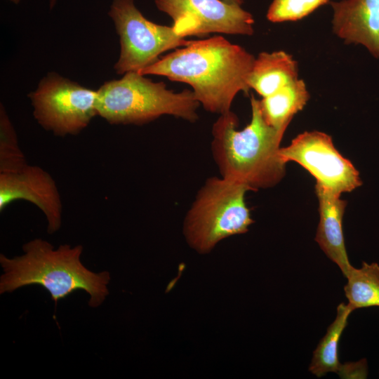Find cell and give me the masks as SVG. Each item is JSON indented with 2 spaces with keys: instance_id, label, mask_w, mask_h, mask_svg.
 <instances>
[{
  "instance_id": "6",
  "label": "cell",
  "mask_w": 379,
  "mask_h": 379,
  "mask_svg": "<svg viewBox=\"0 0 379 379\" xmlns=\"http://www.w3.org/2000/svg\"><path fill=\"white\" fill-rule=\"evenodd\" d=\"M119 36L120 55L114 65L117 74L139 72L159 58L161 53L189 44L172 26L147 20L134 0H113L108 12Z\"/></svg>"
},
{
  "instance_id": "10",
  "label": "cell",
  "mask_w": 379,
  "mask_h": 379,
  "mask_svg": "<svg viewBox=\"0 0 379 379\" xmlns=\"http://www.w3.org/2000/svg\"><path fill=\"white\" fill-rule=\"evenodd\" d=\"M18 199L30 201L42 211L49 234L60 229V196L53 178L42 168L27 164L18 172L0 173V211Z\"/></svg>"
},
{
  "instance_id": "22",
  "label": "cell",
  "mask_w": 379,
  "mask_h": 379,
  "mask_svg": "<svg viewBox=\"0 0 379 379\" xmlns=\"http://www.w3.org/2000/svg\"><path fill=\"white\" fill-rule=\"evenodd\" d=\"M9 1L13 4H18V3H20L21 0H9Z\"/></svg>"
},
{
  "instance_id": "20",
  "label": "cell",
  "mask_w": 379,
  "mask_h": 379,
  "mask_svg": "<svg viewBox=\"0 0 379 379\" xmlns=\"http://www.w3.org/2000/svg\"><path fill=\"white\" fill-rule=\"evenodd\" d=\"M227 3L232 4H237V5H241L243 4V0H222Z\"/></svg>"
},
{
  "instance_id": "15",
  "label": "cell",
  "mask_w": 379,
  "mask_h": 379,
  "mask_svg": "<svg viewBox=\"0 0 379 379\" xmlns=\"http://www.w3.org/2000/svg\"><path fill=\"white\" fill-rule=\"evenodd\" d=\"M353 311L348 303L341 302L338 306L335 320L313 352L309 371L315 376L321 378L330 372L337 374L340 372L343 364L338 356L339 340Z\"/></svg>"
},
{
  "instance_id": "4",
  "label": "cell",
  "mask_w": 379,
  "mask_h": 379,
  "mask_svg": "<svg viewBox=\"0 0 379 379\" xmlns=\"http://www.w3.org/2000/svg\"><path fill=\"white\" fill-rule=\"evenodd\" d=\"M199 105L192 91L173 92L138 72L104 83L97 91L95 104L98 115L108 123L136 125L166 114L194 122Z\"/></svg>"
},
{
  "instance_id": "19",
  "label": "cell",
  "mask_w": 379,
  "mask_h": 379,
  "mask_svg": "<svg viewBox=\"0 0 379 379\" xmlns=\"http://www.w3.org/2000/svg\"><path fill=\"white\" fill-rule=\"evenodd\" d=\"M367 363L365 359L356 362L343 364L338 375L341 378H366Z\"/></svg>"
},
{
  "instance_id": "9",
  "label": "cell",
  "mask_w": 379,
  "mask_h": 379,
  "mask_svg": "<svg viewBox=\"0 0 379 379\" xmlns=\"http://www.w3.org/2000/svg\"><path fill=\"white\" fill-rule=\"evenodd\" d=\"M157 8L173 20L175 32L182 36L210 33L252 35L253 15L240 5L222 0H155Z\"/></svg>"
},
{
  "instance_id": "11",
  "label": "cell",
  "mask_w": 379,
  "mask_h": 379,
  "mask_svg": "<svg viewBox=\"0 0 379 379\" xmlns=\"http://www.w3.org/2000/svg\"><path fill=\"white\" fill-rule=\"evenodd\" d=\"M333 31L346 44H361L379 59V0L331 1Z\"/></svg>"
},
{
  "instance_id": "8",
  "label": "cell",
  "mask_w": 379,
  "mask_h": 379,
  "mask_svg": "<svg viewBox=\"0 0 379 379\" xmlns=\"http://www.w3.org/2000/svg\"><path fill=\"white\" fill-rule=\"evenodd\" d=\"M279 156L284 164H299L316 178L317 183L338 195L351 192L362 184L358 171L339 153L326 133L304 132L288 146L280 147Z\"/></svg>"
},
{
  "instance_id": "1",
  "label": "cell",
  "mask_w": 379,
  "mask_h": 379,
  "mask_svg": "<svg viewBox=\"0 0 379 379\" xmlns=\"http://www.w3.org/2000/svg\"><path fill=\"white\" fill-rule=\"evenodd\" d=\"M255 59L243 47L215 36L191 41L138 73L186 83L206 111L222 114L230 111L238 93H248Z\"/></svg>"
},
{
  "instance_id": "17",
  "label": "cell",
  "mask_w": 379,
  "mask_h": 379,
  "mask_svg": "<svg viewBox=\"0 0 379 379\" xmlns=\"http://www.w3.org/2000/svg\"><path fill=\"white\" fill-rule=\"evenodd\" d=\"M27 165L16 133L2 105L0 109V173H15Z\"/></svg>"
},
{
  "instance_id": "21",
  "label": "cell",
  "mask_w": 379,
  "mask_h": 379,
  "mask_svg": "<svg viewBox=\"0 0 379 379\" xmlns=\"http://www.w3.org/2000/svg\"><path fill=\"white\" fill-rule=\"evenodd\" d=\"M56 1H57V0H50L49 4H50V8L51 9H52L55 6V5L56 4Z\"/></svg>"
},
{
  "instance_id": "14",
  "label": "cell",
  "mask_w": 379,
  "mask_h": 379,
  "mask_svg": "<svg viewBox=\"0 0 379 379\" xmlns=\"http://www.w3.org/2000/svg\"><path fill=\"white\" fill-rule=\"evenodd\" d=\"M310 98L303 80L296 81L260 100L263 117L268 124L284 133L293 116L302 110Z\"/></svg>"
},
{
  "instance_id": "18",
  "label": "cell",
  "mask_w": 379,
  "mask_h": 379,
  "mask_svg": "<svg viewBox=\"0 0 379 379\" xmlns=\"http://www.w3.org/2000/svg\"><path fill=\"white\" fill-rule=\"evenodd\" d=\"M329 0H273L267 18L272 22L296 21L307 16Z\"/></svg>"
},
{
  "instance_id": "12",
  "label": "cell",
  "mask_w": 379,
  "mask_h": 379,
  "mask_svg": "<svg viewBox=\"0 0 379 379\" xmlns=\"http://www.w3.org/2000/svg\"><path fill=\"white\" fill-rule=\"evenodd\" d=\"M319 222L315 237L326 256L336 264L345 277L352 267L345 248L343 218L347 202L321 185L317 183Z\"/></svg>"
},
{
  "instance_id": "5",
  "label": "cell",
  "mask_w": 379,
  "mask_h": 379,
  "mask_svg": "<svg viewBox=\"0 0 379 379\" xmlns=\"http://www.w3.org/2000/svg\"><path fill=\"white\" fill-rule=\"evenodd\" d=\"M248 191L246 186L222 177L208 178L183 222L189 246L205 254L221 240L246 233L253 223L245 201Z\"/></svg>"
},
{
  "instance_id": "13",
  "label": "cell",
  "mask_w": 379,
  "mask_h": 379,
  "mask_svg": "<svg viewBox=\"0 0 379 379\" xmlns=\"http://www.w3.org/2000/svg\"><path fill=\"white\" fill-rule=\"evenodd\" d=\"M298 63L288 53L262 52L255 59L248 86L265 98L298 79Z\"/></svg>"
},
{
  "instance_id": "7",
  "label": "cell",
  "mask_w": 379,
  "mask_h": 379,
  "mask_svg": "<svg viewBox=\"0 0 379 379\" xmlns=\"http://www.w3.org/2000/svg\"><path fill=\"white\" fill-rule=\"evenodd\" d=\"M39 124L55 135H76L98 115L97 91L49 73L28 95Z\"/></svg>"
},
{
  "instance_id": "3",
  "label": "cell",
  "mask_w": 379,
  "mask_h": 379,
  "mask_svg": "<svg viewBox=\"0 0 379 379\" xmlns=\"http://www.w3.org/2000/svg\"><path fill=\"white\" fill-rule=\"evenodd\" d=\"M24 254L8 258L0 255L4 274L0 278V293H11L22 286L39 284L57 302L74 291L83 289L90 295L88 305H100L109 294L110 280L107 271L94 273L80 260L83 246L60 245L57 249L48 241L35 239L23 246Z\"/></svg>"
},
{
  "instance_id": "2",
  "label": "cell",
  "mask_w": 379,
  "mask_h": 379,
  "mask_svg": "<svg viewBox=\"0 0 379 379\" xmlns=\"http://www.w3.org/2000/svg\"><path fill=\"white\" fill-rule=\"evenodd\" d=\"M252 117L243 129L231 110L220 114L212 128L211 153L221 177L246 186L250 191L277 184L285 173L279 156L284 135L267 123L260 100L251 98Z\"/></svg>"
},
{
  "instance_id": "16",
  "label": "cell",
  "mask_w": 379,
  "mask_h": 379,
  "mask_svg": "<svg viewBox=\"0 0 379 379\" xmlns=\"http://www.w3.org/2000/svg\"><path fill=\"white\" fill-rule=\"evenodd\" d=\"M344 287L348 304L356 309L379 307V265L376 262H362L361 268L352 266Z\"/></svg>"
}]
</instances>
